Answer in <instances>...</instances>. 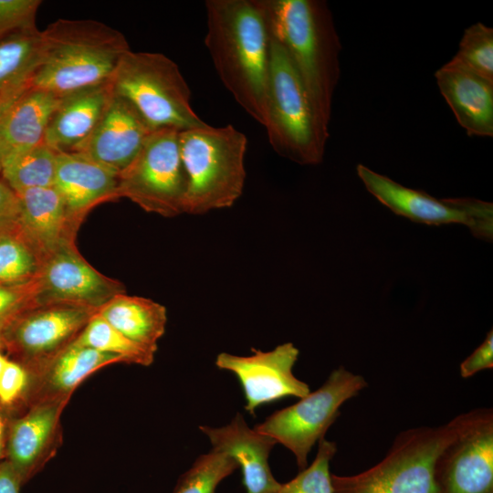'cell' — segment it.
Returning <instances> with one entry per match:
<instances>
[{"instance_id":"60d3db41","label":"cell","mask_w":493,"mask_h":493,"mask_svg":"<svg viewBox=\"0 0 493 493\" xmlns=\"http://www.w3.org/2000/svg\"><path fill=\"white\" fill-rule=\"evenodd\" d=\"M0 331H1V330H0ZM0 347H1V344H0Z\"/></svg>"},{"instance_id":"d590c367","label":"cell","mask_w":493,"mask_h":493,"mask_svg":"<svg viewBox=\"0 0 493 493\" xmlns=\"http://www.w3.org/2000/svg\"><path fill=\"white\" fill-rule=\"evenodd\" d=\"M20 480L6 460L0 463V493H20Z\"/></svg>"},{"instance_id":"6da1fadb","label":"cell","mask_w":493,"mask_h":493,"mask_svg":"<svg viewBox=\"0 0 493 493\" xmlns=\"http://www.w3.org/2000/svg\"><path fill=\"white\" fill-rule=\"evenodd\" d=\"M205 45L223 85L264 125L270 34L262 0H207Z\"/></svg>"},{"instance_id":"8fae6325","label":"cell","mask_w":493,"mask_h":493,"mask_svg":"<svg viewBox=\"0 0 493 493\" xmlns=\"http://www.w3.org/2000/svg\"><path fill=\"white\" fill-rule=\"evenodd\" d=\"M453 435L437 455L438 493H493V411L477 408L451 420Z\"/></svg>"},{"instance_id":"3957f363","label":"cell","mask_w":493,"mask_h":493,"mask_svg":"<svg viewBox=\"0 0 493 493\" xmlns=\"http://www.w3.org/2000/svg\"><path fill=\"white\" fill-rule=\"evenodd\" d=\"M42 31L30 87L58 98L109 83L131 50L123 34L91 19H58Z\"/></svg>"},{"instance_id":"8d00e7d4","label":"cell","mask_w":493,"mask_h":493,"mask_svg":"<svg viewBox=\"0 0 493 493\" xmlns=\"http://www.w3.org/2000/svg\"><path fill=\"white\" fill-rule=\"evenodd\" d=\"M30 87L29 84L0 88V118L18 99V97Z\"/></svg>"},{"instance_id":"52a82bcc","label":"cell","mask_w":493,"mask_h":493,"mask_svg":"<svg viewBox=\"0 0 493 493\" xmlns=\"http://www.w3.org/2000/svg\"><path fill=\"white\" fill-rule=\"evenodd\" d=\"M452 435L451 421L404 430L373 467L351 476L331 474L332 493H438L435 461Z\"/></svg>"},{"instance_id":"9c48e42d","label":"cell","mask_w":493,"mask_h":493,"mask_svg":"<svg viewBox=\"0 0 493 493\" xmlns=\"http://www.w3.org/2000/svg\"><path fill=\"white\" fill-rule=\"evenodd\" d=\"M367 386L366 380L343 366L333 370L316 391L278 410L255 426L295 456L300 470L308 467L312 446L324 437L340 414V407Z\"/></svg>"},{"instance_id":"e0dca14e","label":"cell","mask_w":493,"mask_h":493,"mask_svg":"<svg viewBox=\"0 0 493 493\" xmlns=\"http://www.w3.org/2000/svg\"><path fill=\"white\" fill-rule=\"evenodd\" d=\"M213 448L233 457L242 471V484L246 493H275L280 483L274 477L269 454L276 444L269 435L250 428L241 414L222 427L201 425Z\"/></svg>"},{"instance_id":"7a4b0ae2","label":"cell","mask_w":493,"mask_h":493,"mask_svg":"<svg viewBox=\"0 0 493 493\" xmlns=\"http://www.w3.org/2000/svg\"><path fill=\"white\" fill-rule=\"evenodd\" d=\"M262 2L270 34L286 50L320 121L329 130L341 46L327 2Z\"/></svg>"},{"instance_id":"f1b7e54d","label":"cell","mask_w":493,"mask_h":493,"mask_svg":"<svg viewBox=\"0 0 493 493\" xmlns=\"http://www.w3.org/2000/svg\"><path fill=\"white\" fill-rule=\"evenodd\" d=\"M238 467L229 455L212 449L196 458L178 479L173 493H215L219 483Z\"/></svg>"},{"instance_id":"ab89813d","label":"cell","mask_w":493,"mask_h":493,"mask_svg":"<svg viewBox=\"0 0 493 493\" xmlns=\"http://www.w3.org/2000/svg\"><path fill=\"white\" fill-rule=\"evenodd\" d=\"M5 154H6L5 148L4 144L2 143V142L0 140V173H1V170H2L3 161H4V158H5Z\"/></svg>"},{"instance_id":"7402d4cb","label":"cell","mask_w":493,"mask_h":493,"mask_svg":"<svg viewBox=\"0 0 493 493\" xmlns=\"http://www.w3.org/2000/svg\"><path fill=\"white\" fill-rule=\"evenodd\" d=\"M112 96L109 83L61 97L44 142L57 152H72L93 131Z\"/></svg>"},{"instance_id":"5bb4252c","label":"cell","mask_w":493,"mask_h":493,"mask_svg":"<svg viewBox=\"0 0 493 493\" xmlns=\"http://www.w3.org/2000/svg\"><path fill=\"white\" fill-rule=\"evenodd\" d=\"M68 402L62 398L34 403L12 417L5 460L22 486L42 470L62 445L60 420Z\"/></svg>"},{"instance_id":"484cf974","label":"cell","mask_w":493,"mask_h":493,"mask_svg":"<svg viewBox=\"0 0 493 493\" xmlns=\"http://www.w3.org/2000/svg\"><path fill=\"white\" fill-rule=\"evenodd\" d=\"M41 47L42 31L37 26L0 37V88L30 85Z\"/></svg>"},{"instance_id":"5b68a950","label":"cell","mask_w":493,"mask_h":493,"mask_svg":"<svg viewBox=\"0 0 493 493\" xmlns=\"http://www.w3.org/2000/svg\"><path fill=\"white\" fill-rule=\"evenodd\" d=\"M263 126L270 145L280 156L301 165L322 162L329 130L320 121L286 50L271 34L267 115Z\"/></svg>"},{"instance_id":"1f68e13d","label":"cell","mask_w":493,"mask_h":493,"mask_svg":"<svg viewBox=\"0 0 493 493\" xmlns=\"http://www.w3.org/2000/svg\"><path fill=\"white\" fill-rule=\"evenodd\" d=\"M40 0H0V37L36 27Z\"/></svg>"},{"instance_id":"836d02e7","label":"cell","mask_w":493,"mask_h":493,"mask_svg":"<svg viewBox=\"0 0 493 493\" xmlns=\"http://www.w3.org/2000/svg\"><path fill=\"white\" fill-rule=\"evenodd\" d=\"M493 368V330H490L484 341L459 366L462 378Z\"/></svg>"},{"instance_id":"30bf717a","label":"cell","mask_w":493,"mask_h":493,"mask_svg":"<svg viewBox=\"0 0 493 493\" xmlns=\"http://www.w3.org/2000/svg\"><path fill=\"white\" fill-rule=\"evenodd\" d=\"M98 311L69 302H35L0 331L2 351L31 376L72 344Z\"/></svg>"},{"instance_id":"e575fe53","label":"cell","mask_w":493,"mask_h":493,"mask_svg":"<svg viewBox=\"0 0 493 493\" xmlns=\"http://www.w3.org/2000/svg\"><path fill=\"white\" fill-rule=\"evenodd\" d=\"M20 203L17 194L0 179V234L18 228Z\"/></svg>"},{"instance_id":"4dcf8cb0","label":"cell","mask_w":493,"mask_h":493,"mask_svg":"<svg viewBox=\"0 0 493 493\" xmlns=\"http://www.w3.org/2000/svg\"><path fill=\"white\" fill-rule=\"evenodd\" d=\"M318 443V452L311 465L291 480L280 483L275 493H332L330 462L337 452V445L325 437Z\"/></svg>"},{"instance_id":"f35d334b","label":"cell","mask_w":493,"mask_h":493,"mask_svg":"<svg viewBox=\"0 0 493 493\" xmlns=\"http://www.w3.org/2000/svg\"><path fill=\"white\" fill-rule=\"evenodd\" d=\"M8 361V357L3 353V351L0 347V375Z\"/></svg>"},{"instance_id":"ba28073f","label":"cell","mask_w":493,"mask_h":493,"mask_svg":"<svg viewBox=\"0 0 493 493\" xmlns=\"http://www.w3.org/2000/svg\"><path fill=\"white\" fill-rule=\"evenodd\" d=\"M179 131L153 130L132 162L119 173L117 195L149 213L173 217L184 213L187 180Z\"/></svg>"},{"instance_id":"7c38bea8","label":"cell","mask_w":493,"mask_h":493,"mask_svg":"<svg viewBox=\"0 0 493 493\" xmlns=\"http://www.w3.org/2000/svg\"><path fill=\"white\" fill-rule=\"evenodd\" d=\"M356 169L368 192L395 215L428 226L464 225L475 237L492 241V203L475 198L437 199L425 191L405 187L363 164H358Z\"/></svg>"},{"instance_id":"d6a6232c","label":"cell","mask_w":493,"mask_h":493,"mask_svg":"<svg viewBox=\"0 0 493 493\" xmlns=\"http://www.w3.org/2000/svg\"><path fill=\"white\" fill-rule=\"evenodd\" d=\"M37 278L23 284H0V330L36 302Z\"/></svg>"},{"instance_id":"f546056e","label":"cell","mask_w":493,"mask_h":493,"mask_svg":"<svg viewBox=\"0 0 493 493\" xmlns=\"http://www.w3.org/2000/svg\"><path fill=\"white\" fill-rule=\"evenodd\" d=\"M453 59L493 81V28L479 22L467 27Z\"/></svg>"},{"instance_id":"cb8c5ba5","label":"cell","mask_w":493,"mask_h":493,"mask_svg":"<svg viewBox=\"0 0 493 493\" xmlns=\"http://www.w3.org/2000/svg\"><path fill=\"white\" fill-rule=\"evenodd\" d=\"M98 314L126 338L155 354L167 322L164 306L121 293L100 307Z\"/></svg>"},{"instance_id":"2e32d148","label":"cell","mask_w":493,"mask_h":493,"mask_svg":"<svg viewBox=\"0 0 493 493\" xmlns=\"http://www.w3.org/2000/svg\"><path fill=\"white\" fill-rule=\"evenodd\" d=\"M152 131L130 102L112 92L93 131L72 152L119 174L132 162Z\"/></svg>"},{"instance_id":"603a6c76","label":"cell","mask_w":493,"mask_h":493,"mask_svg":"<svg viewBox=\"0 0 493 493\" xmlns=\"http://www.w3.org/2000/svg\"><path fill=\"white\" fill-rule=\"evenodd\" d=\"M59 100L50 92L33 87L18 97L0 118V140L6 154L44 142Z\"/></svg>"},{"instance_id":"9a60e30c","label":"cell","mask_w":493,"mask_h":493,"mask_svg":"<svg viewBox=\"0 0 493 493\" xmlns=\"http://www.w3.org/2000/svg\"><path fill=\"white\" fill-rule=\"evenodd\" d=\"M37 285V302H69L95 309L125 293L122 283L96 270L76 245L64 246L42 261Z\"/></svg>"},{"instance_id":"4316f807","label":"cell","mask_w":493,"mask_h":493,"mask_svg":"<svg viewBox=\"0 0 493 493\" xmlns=\"http://www.w3.org/2000/svg\"><path fill=\"white\" fill-rule=\"evenodd\" d=\"M75 342L114 354L125 363L149 366L154 360V353L126 338L101 318L98 311L89 320Z\"/></svg>"},{"instance_id":"ffe728a7","label":"cell","mask_w":493,"mask_h":493,"mask_svg":"<svg viewBox=\"0 0 493 493\" xmlns=\"http://www.w3.org/2000/svg\"><path fill=\"white\" fill-rule=\"evenodd\" d=\"M437 86L468 136H493V81L453 58L435 73Z\"/></svg>"},{"instance_id":"ac0fdd59","label":"cell","mask_w":493,"mask_h":493,"mask_svg":"<svg viewBox=\"0 0 493 493\" xmlns=\"http://www.w3.org/2000/svg\"><path fill=\"white\" fill-rule=\"evenodd\" d=\"M17 195L19 230L42 261L58 249L75 245L80 224L69 215L54 186L29 189Z\"/></svg>"},{"instance_id":"d6986e66","label":"cell","mask_w":493,"mask_h":493,"mask_svg":"<svg viewBox=\"0 0 493 493\" xmlns=\"http://www.w3.org/2000/svg\"><path fill=\"white\" fill-rule=\"evenodd\" d=\"M119 174L76 152H58L53 186L69 215L81 224L100 203L118 198Z\"/></svg>"},{"instance_id":"44dd1931","label":"cell","mask_w":493,"mask_h":493,"mask_svg":"<svg viewBox=\"0 0 493 493\" xmlns=\"http://www.w3.org/2000/svg\"><path fill=\"white\" fill-rule=\"evenodd\" d=\"M122 362L118 356L75 341L31 376L26 408L37 402L70 399L75 389L99 369Z\"/></svg>"},{"instance_id":"8992f818","label":"cell","mask_w":493,"mask_h":493,"mask_svg":"<svg viewBox=\"0 0 493 493\" xmlns=\"http://www.w3.org/2000/svg\"><path fill=\"white\" fill-rule=\"evenodd\" d=\"M152 130L179 131L206 123L191 105V90L179 67L162 53L127 52L110 81Z\"/></svg>"},{"instance_id":"d4e9b609","label":"cell","mask_w":493,"mask_h":493,"mask_svg":"<svg viewBox=\"0 0 493 493\" xmlns=\"http://www.w3.org/2000/svg\"><path fill=\"white\" fill-rule=\"evenodd\" d=\"M58 152L44 142L8 152L3 161L2 179L16 193L54 184Z\"/></svg>"},{"instance_id":"4fadbf2b","label":"cell","mask_w":493,"mask_h":493,"mask_svg":"<svg viewBox=\"0 0 493 493\" xmlns=\"http://www.w3.org/2000/svg\"><path fill=\"white\" fill-rule=\"evenodd\" d=\"M299 354L293 343L286 342L269 351L253 349L250 356L222 352L215 365L237 377L246 402L245 409L255 416L260 405L288 396L301 398L309 393V385L293 373Z\"/></svg>"},{"instance_id":"83f0119b","label":"cell","mask_w":493,"mask_h":493,"mask_svg":"<svg viewBox=\"0 0 493 493\" xmlns=\"http://www.w3.org/2000/svg\"><path fill=\"white\" fill-rule=\"evenodd\" d=\"M42 259L19 230L0 234V284H23L37 278Z\"/></svg>"},{"instance_id":"277c9868","label":"cell","mask_w":493,"mask_h":493,"mask_svg":"<svg viewBox=\"0 0 493 493\" xmlns=\"http://www.w3.org/2000/svg\"><path fill=\"white\" fill-rule=\"evenodd\" d=\"M179 146L187 180L184 213L232 206L245 185L246 136L231 124H205L180 131Z\"/></svg>"},{"instance_id":"74e56055","label":"cell","mask_w":493,"mask_h":493,"mask_svg":"<svg viewBox=\"0 0 493 493\" xmlns=\"http://www.w3.org/2000/svg\"><path fill=\"white\" fill-rule=\"evenodd\" d=\"M14 414L0 403V463L6 456L8 429Z\"/></svg>"}]
</instances>
